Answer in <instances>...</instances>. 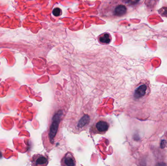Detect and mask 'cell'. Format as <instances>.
Here are the masks:
<instances>
[{"mask_svg":"<svg viewBox=\"0 0 167 166\" xmlns=\"http://www.w3.org/2000/svg\"><path fill=\"white\" fill-rule=\"evenodd\" d=\"M63 115V112L61 110H58L52 116V123L49 128L47 133V141L50 145H53L54 143V140L58 132V128L60 123L61 119Z\"/></svg>","mask_w":167,"mask_h":166,"instance_id":"6da1fadb","label":"cell"},{"mask_svg":"<svg viewBox=\"0 0 167 166\" xmlns=\"http://www.w3.org/2000/svg\"><path fill=\"white\" fill-rule=\"evenodd\" d=\"M72 121V128L75 133H78L84 131L90 125L91 118L88 114H82L76 117V119Z\"/></svg>","mask_w":167,"mask_h":166,"instance_id":"7a4b0ae2","label":"cell"},{"mask_svg":"<svg viewBox=\"0 0 167 166\" xmlns=\"http://www.w3.org/2000/svg\"><path fill=\"white\" fill-rule=\"evenodd\" d=\"M110 127V123L107 119L99 118L96 119L93 123L90 129L91 135L105 134L108 132Z\"/></svg>","mask_w":167,"mask_h":166,"instance_id":"3957f363","label":"cell"},{"mask_svg":"<svg viewBox=\"0 0 167 166\" xmlns=\"http://www.w3.org/2000/svg\"><path fill=\"white\" fill-rule=\"evenodd\" d=\"M32 165L34 166H47L49 164V157L43 154H35L32 157Z\"/></svg>","mask_w":167,"mask_h":166,"instance_id":"277c9868","label":"cell"},{"mask_svg":"<svg viewBox=\"0 0 167 166\" xmlns=\"http://www.w3.org/2000/svg\"><path fill=\"white\" fill-rule=\"evenodd\" d=\"M61 165L64 166H74L76 165V161L73 153L67 152L61 160Z\"/></svg>","mask_w":167,"mask_h":166,"instance_id":"5b68a950","label":"cell"},{"mask_svg":"<svg viewBox=\"0 0 167 166\" xmlns=\"http://www.w3.org/2000/svg\"><path fill=\"white\" fill-rule=\"evenodd\" d=\"M127 12L126 7L123 4H120L116 7L114 11V14L115 16H122Z\"/></svg>","mask_w":167,"mask_h":166,"instance_id":"8992f818","label":"cell"},{"mask_svg":"<svg viewBox=\"0 0 167 166\" xmlns=\"http://www.w3.org/2000/svg\"><path fill=\"white\" fill-rule=\"evenodd\" d=\"M111 36L109 35V34H108V33L103 34L99 38V41H100V42L102 43L108 44L111 42Z\"/></svg>","mask_w":167,"mask_h":166,"instance_id":"52a82bcc","label":"cell"},{"mask_svg":"<svg viewBox=\"0 0 167 166\" xmlns=\"http://www.w3.org/2000/svg\"><path fill=\"white\" fill-rule=\"evenodd\" d=\"M61 12H62V11L61 10L60 8H55L53 9V10L52 11V14L54 16L58 17V16H59L61 14Z\"/></svg>","mask_w":167,"mask_h":166,"instance_id":"ba28073f","label":"cell"},{"mask_svg":"<svg viewBox=\"0 0 167 166\" xmlns=\"http://www.w3.org/2000/svg\"><path fill=\"white\" fill-rule=\"evenodd\" d=\"M159 12L162 16H167V7H163L159 10Z\"/></svg>","mask_w":167,"mask_h":166,"instance_id":"9c48e42d","label":"cell"},{"mask_svg":"<svg viewBox=\"0 0 167 166\" xmlns=\"http://www.w3.org/2000/svg\"><path fill=\"white\" fill-rule=\"evenodd\" d=\"M140 0H128V3L130 4H136Z\"/></svg>","mask_w":167,"mask_h":166,"instance_id":"30bf717a","label":"cell"},{"mask_svg":"<svg viewBox=\"0 0 167 166\" xmlns=\"http://www.w3.org/2000/svg\"><path fill=\"white\" fill-rule=\"evenodd\" d=\"M2 157V154H1V152H0V158Z\"/></svg>","mask_w":167,"mask_h":166,"instance_id":"8fae6325","label":"cell"}]
</instances>
